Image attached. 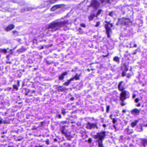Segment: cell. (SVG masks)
Returning <instances> with one entry per match:
<instances>
[{
  "instance_id": "cell-1",
  "label": "cell",
  "mask_w": 147,
  "mask_h": 147,
  "mask_svg": "<svg viewBox=\"0 0 147 147\" xmlns=\"http://www.w3.org/2000/svg\"><path fill=\"white\" fill-rule=\"evenodd\" d=\"M132 22L129 18H120L117 21V25H123L129 26L132 24Z\"/></svg>"
},
{
  "instance_id": "cell-2",
  "label": "cell",
  "mask_w": 147,
  "mask_h": 147,
  "mask_svg": "<svg viewBox=\"0 0 147 147\" xmlns=\"http://www.w3.org/2000/svg\"><path fill=\"white\" fill-rule=\"evenodd\" d=\"M67 23V22H66V21H64V22L61 21V22L52 23L49 25H48V26L47 27V29H56L57 28L58 29L65 25Z\"/></svg>"
},
{
  "instance_id": "cell-3",
  "label": "cell",
  "mask_w": 147,
  "mask_h": 147,
  "mask_svg": "<svg viewBox=\"0 0 147 147\" xmlns=\"http://www.w3.org/2000/svg\"><path fill=\"white\" fill-rule=\"evenodd\" d=\"M106 24L105 25V27L106 29V33L107 37L109 38L110 37V33L111 32V27L112 26H110V23H107L106 22Z\"/></svg>"
},
{
  "instance_id": "cell-4",
  "label": "cell",
  "mask_w": 147,
  "mask_h": 147,
  "mask_svg": "<svg viewBox=\"0 0 147 147\" xmlns=\"http://www.w3.org/2000/svg\"><path fill=\"white\" fill-rule=\"evenodd\" d=\"M100 6V3L97 0H93L92 1L90 7L93 8L95 10L98 9Z\"/></svg>"
},
{
  "instance_id": "cell-5",
  "label": "cell",
  "mask_w": 147,
  "mask_h": 147,
  "mask_svg": "<svg viewBox=\"0 0 147 147\" xmlns=\"http://www.w3.org/2000/svg\"><path fill=\"white\" fill-rule=\"evenodd\" d=\"M79 75H78L77 74H76V75H75V76H74L73 78H71V79H70L68 81L66 82L65 83H64L63 85H65V86H68L69 84L70 83V82L73 81V80H79Z\"/></svg>"
},
{
  "instance_id": "cell-6",
  "label": "cell",
  "mask_w": 147,
  "mask_h": 147,
  "mask_svg": "<svg viewBox=\"0 0 147 147\" xmlns=\"http://www.w3.org/2000/svg\"><path fill=\"white\" fill-rule=\"evenodd\" d=\"M62 6H63V5H62V4H57V5H54L51 8V9H50V10L51 11H54L55 10L60 9L62 7Z\"/></svg>"
},
{
  "instance_id": "cell-7",
  "label": "cell",
  "mask_w": 147,
  "mask_h": 147,
  "mask_svg": "<svg viewBox=\"0 0 147 147\" xmlns=\"http://www.w3.org/2000/svg\"><path fill=\"white\" fill-rule=\"evenodd\" d=\"M126 95H127V92L126 91H122L121 93L120 94L119 98L120 100H121L122 101H124L125 100L127 99V97H126Z\"/></svg>"
},
{
  "instance_id": "cell-8",
  "label": "cell",
  "mask_w": 147,
  "mask_h": 147,
  "mask_svg": "<svg viewBox=\"0 0 147 147\" xmlns=\"http://www.w3.org/2000/svg\"><path fill=\"white\" fill-rule=\"evenodd\" d=\"M15 26L13 24H10L9 25H8L5 29V30L6 32H10V31L12 30L14 28Z\"/></svg>"
},
{
  "instance_id": "cell-9",
  "label": "cell",
  "mask_w": 147,
  "mask_h": 147,
  "mask_svg": "<svg viewBox=\"0 0 147 147\" xmlns=\"http://www.w3.org/2000/svg\"><path fill=\"white\" fill-rule=\"evenodd\" d=\"M33 9V8H29V7H26V8H23L20 10V12L21 13H24L27 11H31Z\"/></svg>"
},
{
  "instance_id": "cell-10",
  "label": "cell",
  "mask_w": 147,
  "mask_h": 147,
  "mask_svg": "<svg viewBox=\"0 0 147 147\" xmlns=\"http://www.w3.org/2000/svg\"><path fill=\"white\" fill-rule=\"evenodd\" d=\"M139 110L138 109H136V108H135L131 111V113L134 115H136L139 114Z\"/></svg>"
},
{
  "instance_id": "cell-11",
  "label": "cell",
  "mask_w": 147,
  "mask_h": 147,
  "mask_svg": "<svg viewBox=\"0 0 147 147\" xmlns=\"http://www.w3.org/2000/svg\"><path fill=\"white\" fill-rule=\"evenodd\" d=\"M66 75H67V72H64L63 73V74H61L60 76H59V79H60V80H63V78H64V76H65Z\"/></svg>"
},
{
  "instance_id": "cell-12",
  "label": "cell",
  "mask_w": 147,
  "mask_h": 147,
  "mask_svg": "<svg viewBox=\"0 0 147 147\" xmlns=\"http://www.w3.org/2000/svg\"><path fill=\"white\" fill-rule=\"evenodd\" d=\"M95 16V14H94V13H92L89 16V20L91 21L92 20H93V19L94 18V17Z\"/></svg>"
},
{
  "instance_id": "cell-13",
  "label": "cell",
  "mask_w": 147,
  "mask_h": 147,
  "mask_svg": "<svg viewBox=\"0 0 147 147\" xmlns=\"http://www.w3.org/2000/svg\"><path fill=\"white\" fill-rule=\"evenodd\" d=\"M138 122V120H135L134 122H132V123H131L132 127H134L135 126V125L137 124Z\"/></svg>"
},
{
  "instance_id": "cell-14",
  "label": "cell",
  "mask_w": 147,
  "mask_h": 147,
  "mask_svg": "<svg viewBox=\"0 0 147 147\" xmlns=\"http://www.w3.org/2000/svg\"><path fill=\"white\" fill-rule=\"evenodd\" d=\"M114 61L117 62H119V58L118 57H114Z\"/></svg>"
},
{
  "instance_id": "cell-15",
  "label": "cell",
  "mask_w": 147,
  "mask_h": 147,
  "mask_svg": "<svg viewBox=\"0 0 147 147\" xmlns=\"http://www.w3.org/2000/svg\"><path fill=\"white\" fill-rule=\"evenodd\" d=\"M122 82H121L119 83V84H118V89L119 90V91H121V85H122Z\"/></svg>"
},
{
  "instance_id": "cell-16",
  "label": "cell",
  "mask_w": 147,
  "mask_h": 147,
  "mask_svg": "<svg viewBox=\"0 0 147 147\" xmlns=\"http://www.w3.org/2000/svg\"><path fill=\"white\" fill-rule=\"evenodd\" d=\"M102 10H98V12H97V13L96 15V16H98L99 15V14L101 13L102 12Z\"/></svg>"
},
{
  "instance_id": "cell-17",
  "label": "cell",
  "mask_w": 147,
  "mask_h": 147,
  "mask_svg": "<svg viewBox=\"0 0 147 147\" xmlns=\"http://www.w3.org/2000/svg\"><path fill=\"white\" fill-rule=\"evenodd\" d=\"M125 76H126V72L125 71H123L122 73V76L124 77Z\"/></svg>"
},
{
  "instance_id": "cell-18",
  "label": "cell",
  "mask_w": 147,
  "mask_h": 147,
  "mask_svg": "<svg viewBox=\"0 0 147 147\" xmlns=\"http://www.w3.org/2000/svg\"><path fill=\"white\" fill-rule=\"evenodd\" d=\"M80 26H82V27H83V28H85V27H86V25H85V24H84V23H81V24H80Z\"/></svg>"
},
{
  "instance_id": "cell-19",
  "label": "cell",
  "mask_w": 147,
  "mask_h": 147,
  "mask_svg": "<svg viewBox=\"0 0 147 147\" xmlns=\"http://www.w3.org/2000/svg\"><path fill=\"white\" fill-rule=\"evenodd\" d=\"M99 25H100V22H97V23H96V25H95V27H98V26H99Z\"/></svg>"
},
{
  "instance_id": "cell-20",
  "label": "cell",
  "mask_w": 147,
  "mask_h": 147,
  "mask_svg": "<svg viewBox=\"0 0 147 147\" xmlns=\"http://www.w3.org/2000/svg\"><path fill=\"white\" fill-rule=\"evenodd\" d=\"M139 98H136V99H135V103H137V102H139Z\"/></svg>"
},
{
  "instance_id": "cell-21",
  "label": "cell",
  "mask_w": 147,
  "mask_h": 147,
  "mask_svg": "<svg viewBox=\"0 0 147 147\" xmlns=\"http://www.w3.org/2000/svg\"><path fill=\"white\" fill-rule=\"evenodd\" d=\"M109 107H110V106H107V111H108V110H109Z\"/></svg>"
},
{
  "instance_id": "cell-22",
  "label": "cell",
  "mask_w": 147,
  "mask_h": 147,
  "mask_svg": "<svg viewBox=\"0 0 147 147\" xmlns=\"http://www.w3.org/2000/svg\"><path fill=\"white\" fill-rule=\"evenodd\" d=\"M113 122H114V123L115 122H116V120L115 119H113Z\"/></svg>"
},
{
  "instance_id": "cell-23",
  "label": "cell",
  "mask_w": 147,
  "mask_h": 147,
  "mask_svg": "<svg viewBox=\"0 0 147 147\" xmlns=\"http://www.w3.org/2000/svg\"><path fill=\"white\" fill-rule=\"evenodd\" d=\"M135 95H134V96H133V97H133V98H135Z\"/></svg>"
}]
</instances>
